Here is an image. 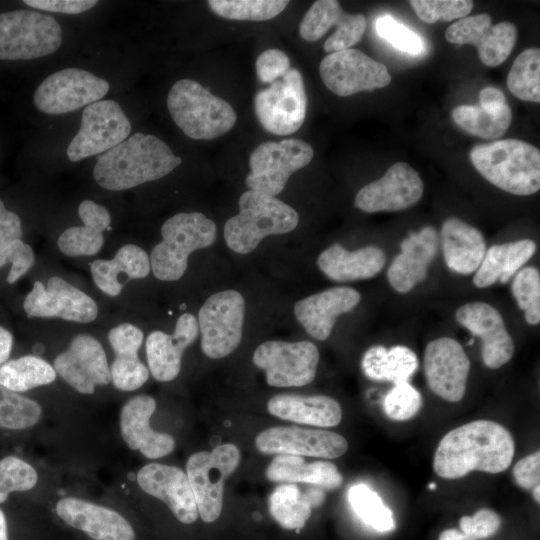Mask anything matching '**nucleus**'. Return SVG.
Wrapping results in <instances>:
<instances>
[{"mask_svg": "<svg viewBox=\"0 0 540 540\" xmlns=\"http://www.w3.org/2000/svg\"><path fill=\"white\" fill-rule=\"evenodd\" d=\"M512 434L498 422L476 420L449 431L433 458L435 473L445 479L461 478L472 471L496 474L512 463Z\"/></svg>", "mask_w": 540, "mask_h": 540, "instance_id": "f257e3e1", "label": "nucleus"}, {"mask_svg": "<svg viewBox=\"0 0 540 540\" xmlns=\"http://www.w3.org/2000/svg\"><path fill=\"white\" fill-rule=\"evenodd\" d=\"M181 163L163 140L137 132L98 157L93 177L104 189L122 191L158 180Z\"/></svg>", "mask_w": 540, "mask_h": 540, "instance_id": "f03ea898", "label": "nucleus"}, {"mask_svg": "<svg viewBox=\"0 0 540 540\" xmlns=\"http://www.w3.org/2000/svg\"><path fill=\"white\" fill-rule=\"evenodd\" d=\"M474 168L488 182L508 193L527 196L540 189V151L518 139L496 140L470 151Z\"/></svg>", "mask_w": 540, "mask_h": 540, "instance_id": "7ed1b4c3", "label": "nucleus"}, {"mask_svg": "<svg viewBox=\"0 0 540 540\" xmlns=\"http://www.w3.org/2000/svg\"><path fill=\"white\" fill-rule=\"evenodd\" d=\"M239 213L224 226L227 246L236 253L248 254L268 235L294 230L299 216L288 204L274 196L247 190L239 198Z\"/></svg>", "mask_w": 540, "mask_h": 540, "instance_id": "20e7f679", "label": "nucleus"}, {"mask_svg": "<svg viewBox=\"0 0 540 540\" xmlns=\"http://www.w3.org/2000/svg\"><path fill=\"white\" fill-rule=\"evenodd\" d=\"M167 108L175 124L194 140L217 138L231 130L237 120L227 101L192 79L173 84L167 96Z\"/></svg>", "mask_w": 540, "mask_h": 540, "instance_id": "39448f33", "label": "nucleus"}, {"mask_svg": "<svg viewBox=\"0 0 540 540\" xmlns=\"http://www.w3.org/2000/svg\"><path fill=\"white\" fill-rule=\"evenodd\" d=\"M161 234L149 257L151 270L159 280L176 281L184 275L189 255L214 243L216 225L203 213L182 212L163 223Z\"/></svg>", "mask_w": 540, "mask_h": 540, "instance_id": "423d86ee", "label": "nucleus"}, {"mask_svg": "<svg viewBox=\"0 0 540 540\" xmlns=\"http://www.w3.org/2000/svg\"><path fill=\"white\" fill-rule=\"evenodd\" d=\"M62 43L57 20L33 10L0 13V60H30L56 52Z\"/></svg>", "mask_w": 540, "mask_h": 540, "instance_id": "0eeeda50", "label": "nucleus"}, {"mask_svg": "<svg viewBox=\"0 0 540 540\" xmlns=\"http://www.w3.org/2000/svg\"><path fill=\"white\" fill-rule=\"evenodd\" d=\"M239 462V449L231 443L221 444L212 451L194 453L188 458L186 474L198 514L204 522H214L220 516L224 481L235 471Z\"/></svg>", "mask_w": 540, "mask_h": 540, "instance_id": "6e6552de", "label": "nucleus"}, {"mask_svg": "<svg viewBox=\"0 0 540 540\" xmlns=\"http://www.w3.org/2000/svg\"><path fill=\"white\" fill-rule=\"evenodd\" d=\"M245 313L241 293L226 290L211 295L198 313L201 349L211 359L226 357L240 344Z\"/></svg>", "mask_w": 540, "mask_h": 540, "instance_id": "1a4fd4ad", "label": "nucleus"}, {"mask_svg": "<svg viewBox=\"0 0 540 540\" xmlns=\"http://www.w3.org/2000/svg\"><path fill=\"white\" fill-rule=\"evenodd\" d=\"M313 155L312 146L300 139L263 142L250 155L251 172L245 182L251 190L275 196L293 172L311 162Z\"/></svg>", "mask_w": 540, "mask_h": 540, "instance_id": "9d476101", "label": "nucleus"}, {"mask_svg": "<svg viewBox=\"0 0 540 540\" xmlns=\"http://www.w3.org/2000/svg\"><path fill=\"white\" fill-rule=\"evenodd\" d=\"M306 110L303 78L295 68H290L254 98V111L259 123L267 132L275 135L296 132L305 120Z\"/></svg>", "mask_w": 540, "mask_h": 540, "instance_id": "9b49d317", "label": "nucleus"}, {"mask_svg": "<svg viewBox=\"0 0 540 540\" xmlns=\"http://www.w3.org/2000/svg\"><path fill=\"white\" fill-rule=\"evenodd\" d=\"M109 83L86 70L65 68L47 76L33 95L35 107L58 115L99 101L109 91Z\"/></svg>", "mask_w": 540, "mask_h": 540, "instance_id": "f8f14e48", "label": "nucleus"}, {"mask_svg": "<svg viewBox=\"0 0 540 540\" xmlns=\"http://www.w3.org/2000/svg\"><path fill=\"white\" fill-rule=\"evenodd\" d=\"M130 132V121L120 105L114 100H99L84 109L67 156L76 162L104 153L127 139Z\"/></svg>", "mask_w": 540, "mask_h": 540, "instance_id": "ddd939ff", "label": "nucleus"}, {"mask_svg": "<svg viewBox=\"0 0 540 540\" xmlns=\"http://www.w3.org/2000/svg\"><path fill=\"white\" fill-rule=\"evenodd\" d=\"M253 362L265 371L268 385L299 387L314 380L319 351L309 341H266L255 349Z\"/></svg>", "mask_w": 540, "mask_h": 540, "instance_id": "4468645a", "label": "nucleus"}, {"mask_svg": "<svg viewBox=\"0 0 540 540\" xmlns=\"http://www.w3.org/2000/svg\"><path fill=\"white\" fill-rule=\"evenodd\" d=\"M325 86L342 97L388 86L392 77L387 67L357 49L330 53L319 65Z\"/></svg>", "mask_w": 540, "mask_h": 540, "instance_id": "2eb2a0df", "label": "nucleus"}, {"mask_svg": "<svg viewBox=\"0 0 540 540\" xmlns=\"http://www.w3.org/2000/svg\"><path fill=\"white\" fill-rule=\"evenodd\" d=\"M28 317L60 318L78 323L96 319L98 306L86 293L61 277L52 276L46 286L35 281L23 303Z\"/></svg>", "mask_w": 540, "mask_h": 540, "instance_id": "dca6fc26", "label": "nucleus"}, {"mask_svg": "<svg viewBox=\"0 0 540 540\" xmlns=\"http://www.w3.org/2000/svg\"><path fill=\"white\" fill-rule=\"evenodd\" d=\"M258 451L272 455L338 458L348 449L347 440L338 433L298 426H276L261 431L255 439Z\"/></svg>", "mask_w": 540, "mask_h": 540, "instance_id": "f3484780", "label": "nucleus"}, {"mask_svg": "<svg viewBox=\"0 0 540 540\" xmlns=\"http://www.w3.org/2000/svg\"><path fill=\"white\" fill-rule=\"evenodd\" d=\"M487 13L467 16L451 24L445 39L457 45L477 48L480 61L489 67L502 64L512 52L517 39L516 26L508 21L492 25Z\"/></svg>", "mask_w": 540, "mask_h": 540, "instance_id": "a211bd4d", "label": "nucleus"}, {"mask_svg": "<svg viewBox=\"0 0 540 540\" xmlns=\"http://www.w3.org/2000/svg\"><path fill=\"white\" fill-rule=\"evenodd\" d=\"M424 371L430 390L448 402H459L465 395L470 360L462 345L453 338L430 341L424 352Z\"/></svg>", "mask_w": 540, "mask_h": 540, "instance_id": "6ab92c4d", "label": "nucleus"}, {"mask_svg": "<svg viewBox=\"0 0 540 540\" xmlns=\"http://www.w3.org/2000/svg\"><path fill=\"white\" fill-rule=\"evenodd\" d=\"M423 189L418 172L405 162H397L380 179L361 188L354 205L367 213L400 211L416 204Z\"/></svg>", "mask_w": 540, "mask_h": 540, "instance_id": "aec40b11", "label": "nucleus"}, {"mask_svg": "<svg viewBox=\"0 0 540 540\" xmlns=\"http://www.w3.org/2000/svg\"><path fill=\"white\" fill-rule=\"evenodd\" d=\"M54 369L62 379L82 394L111 382L110 369L101 343L91 335L75 336L67 350L54 360Z\"/></svg>", "mask_w": 540, "mask_h": 540, "instance_id": "412c9836", "label": "nucleus"}, {"mask_svg": "<svg viewBox=\"0 0 540 540\" xmlns=\"http://www.w3.org/2000/svg\"><path fill=\"white\" fill-rule=\"evenodd\" d=\"M456 320L482 341V360L490 369H498L511 360L514 342L500 312L482 301L459 307Z\"/></svg>", "mask_w": 540, "mask_h": 540, "instance_id": "4be33fe9", "label": "nucleus"}, {"mask_svg": "<svg viewBox=\"0 0 540 540\" xmlns=\"http://www.w3.org/2000/svg\"><path fill=\"white\" fill-rule=\"evenodd\" d=\"M137 482L147 494L167 504L174 516L184 524L198 517V509L187 474L176 466L150 463L137 473Z\"/></svg>", "mask_w": 540, "mask_h": 540, "instance_id": "5701e85b", "label": "nucleus"}, {"mask_svg": "<svg viewBox=\"0 0 540 540\" xmlns=\"http://www.w3.org/2000/svg\"><path fill=\"white\" fill-rule=\"evenodd\" d=\"M439 235L434 227H423L412 232L400 244L401 252L387 271L392 288L399 293L411 291L425 280L430 264L437 255Z\"/></svg>", "mask_w": 540, "mask_h": 540, "instance_id": "b1692460", "label": "nucleus"}, {"mask_svg": "<svg viewBox=\"0 0 540 540\" xmlns=\"http://www.w3.org/2000/svg\"><path fill=\"white\" fill-rule=\"evenodd\" d=\"M198 333L196 317L184 313L177 319L173 334L153 331L148 335L146 355L154 379L168 382L178 376L183 352L196 340Z\"/></svg>", "mask_w": 540, "mask_h": 540, "instance_id": "393cba45", "label": "nucleus"}, {"mask_svg": "<svg viewBox=\"0 0 540 540\" xmlns=\"http://www.w3.org/2000/svg\"><path fill=\"white\" fill-rule=\"evenodd\" d=\"M56 513L65 523L95 540H135L131 524L110 508L64 497L58 501Z\"/></svg>", "mask_w": 540, "mask_h": 540, "instance_id": "a878e982", "label": "nucleus"}, {"mask_svg": "<svg viewBox=\"0 0 540 540\" xmlns=\"http://www.w3.org/2000/svg\"><path fill=\"white\" fill-rule=\"evenodd\" d=\"M156 408L154 398L138 395L128 400L120 412V430L125 443L146 458H161L174 450V438L153 430L150 418Z\"/></svg>", "mask_w": 540, "mask_h": 540, "instance_id": "bb28decb", "label": "nucleus"}, {"mask_svg": "<svg viewBox=\"0 0 540 540\" xmlns=\"http://www.w3.org/2000/svg\"><path fill=\"white\" fill-rule=\"evenodd\" d=\"M360 293L351 287H332L299 300L294 305L298 322L313 338L326 340L337 317L352 311L360 302Z\"/></svg>", "mask_w": 540, "mask_h": 540, "instance_id": "cd10ccee", "label": "nucleus"}, {"mask_svg": "<svg viewBox=\"0 0 540 540\" xmlns=\"http://www.w3.org/2000/svg\"><path fill=\"white\" fill-rule=\"evenodd\" d=\"M108 340L115 353L109 368L113 385L122 391L140 388L149 378L147 367L138 358L143 332L133 324L122 323L109 331Z\"/></svg>", "mask_w": 540, "mask_h": 540, "instance_id": "c85d7f7f", "label": "nucleus"}, {"mask_svg": "<svg viewBox=\"0 0 540 540\" xmlns=\"http://www.w3.org/2000/svg\"><path fill=\"white\" fill-rule=\"evenodd\" d=\"M439 240L447 267L461 275L476 272L487 250L483 234L456 217L444 221Z\"/></svg>", "mask_w": 540, "mask_h": 540, "instance_id": "c756f323", "label": "nucleus"}, {"mask_svg": "<svg viewBox=\"0 0 540 540\" xmlns=\"http://www.w3.org/2000/svg\"><path fill=\"white\" fill-rule=\"evenodd\" d=\"M385 261L384 251L377 246L348 251L339 244H333L320 253L317 264L328 278L348 282L376 276Z\"/></svg>", "mask_w": 540, "mask_h": 540, "instance_id": "7c9ffc66", "label": "nucleus"}, {"mask_svg": "<svg viewBox=\"0 0 540 540\" xmlns=\"http://www.w3.org/2000/svg\"><path fill=\"white\" fill-rule=\"evenodd\" d=\"M267 409L280 419L317 427H334L342 420L340 404L325 395L278 394L268 400Z\"/></svg>", "mask_w": 540, "mask_h": 540, "instance_id": "2f4dec72", "label": "nucleus"}, {"mask_svg": "<svg viewBox=\"0 0 540 540\" xmlns=\"http://www.w3.org/2000/svg\"><path fill=\"white\" fill-rule=\"evenodd\" d=\"M78 215L83 225L63 231L57 241L58 248L69 257L95 255L104 244L103 231L110 225V213L104 206L84 200L78 206Z\"/></svg>", "mask_w": 540, "mask_h": 540, "instance_id": "473e14b6", "label": "nucleus"}, {"mask_svg": "<svg viewBox=\"0 0 540 540\" xmlns=\"http://www.w3.org/2000/svg\"><path fill=\"white\" fill-rule=\"evenodd\" d=\"M151 270L150 258L141 247L134 244L123 245L109 260L97 259L90 264V271L96 286L105 294L118 296L123 285L119 275L128 279H143Z\"/></svg>", "mask_w": 540, "mask_h": 540, "instance_id": "72a5a7b5", "label": "nucleus"}, {"mask_svg": "<svg viewBox=\"0 0 540 540\" xmlns=\"http://www.w3.org/2000/svg\"><path fill=\"white\" fill-rule=\"evenodd\" d=\"M536 248V243L531 239L492 245L486 250L484 259L474 274V285L485 288L497 281L508 282L530 260Z\"/></svg>", "mask_w": 540, "mask_h": 540, "instance_id": "f704fd0d", "label": "nucleus"}, {"mask_svg": "<svg viewBox=\"0 0 540 540\" xmlns=\"http://www.w3.org/2000/svg\"><path fill=\"white\" fill-rule=\"evenodd\" d=\"M266 476L273 482H304L328 490L341 486L343 477L328 461L307 464L300 456L277 455L268 465Z\"/></svg>", "mask_w": 540, "mask_h": 540, "instance_id": "c9c22d12", "label": "nucleus"}, {"mask_svg": "<svg viewBox=\"0 0 540 540\" xmlns=\"http://www.w3.org/2000/svg\"><path fill=\"white\" fill-rule=\"evenodd\" d=\"M364 374L376 381L393 384L408 381L418 368V358L408 347L396 345L386 348L375 345L367 349L361 360Z\"/></svg>", "mask_w": 540, "mask_h": 540, "instance_id": "e433bc0d", "label": "nucleus"}, {"mask_svg": "<svg viewBox=\"0 0 540 540\" xmlns=\"http://www.w3.org/2000/svg\"><path fill=\"white\" fill-rule=\"evenodd\" d=\"M454 122L467 133L497 139L509 128L512 113L507 103L494 106L459 105L452 110Z\"/></svg>", "mask_w": 540, "mask_h": 540, "instance_id": "4c0bfd02", "label": "nucleus"}, {"mask_svg": "<svg viewBox=\"0 0 540 540\" xmlns=\"http://www.w3.org/2000/svg\"><path fill=\"white\" fill-rule=\"evenodd\" d=\"M56 375L47 361L26 355L0 366V385L14 392H25L54 382Z\"/></svg>", "mask_w": 540, "mask_h": 540, "instance_id": "58836bf2", "label": "nucleus"}, {"mask_svg": "<svg viewBox=\"0 0 540 540\" xmlns=\"http://www.w3.org/2000/svg\"><path fill=\"white\" fill-rule=\"evenodd\" d=\"M312 507L305 494L295 484L278 486L269 498V512L284 529L296 530L304 527L311 516Z\"/></svg>", "mask_w": 540, "mask_h": 540, "instance_id": "ea45409f", "label": "nucleus"}, {"mask_svg": "<svg viewBox=\"0 0 540 540\" xmlns=\"http://www.w3.org/2000/svg\"><path fill=\"white\" fill-rule=\"evenodd\" d=\"M507 87L518 99L540 102V50L529 48L514 60L507 76Z\"/></svg>", "mask_w": 540, "mask_h": 540, "instance_id": "a19ab883", "label": "nucleus"}, {"mask_svg": "<svg viewBox=\"0 0 540 540\" xmlns=\"http://www.w3.org/2000/svg\"><path fill=\"white\" fill-rule=\"evenodd\" d=\"M348 500L354 512L365 524L380 532L394 529L392 511L368 486L364 484L352 486L348 491Z\"/></svg>", "mask_w": 540, "mask_h": 540, "instance_id": "79ce46f5", "label": "nucleus"}, {"mask_svg": "<svg viewBox=\"0 0 540 540\" xmlns=\"http://www.w3.org/2000/svg\"><path fill=\"white\" fill-rule=\"evenodd\" d=\"M211 10L227 19L265 21L279 15L289 4L285 0H209Z\"/></svg>", "mask_w": 540, "mask_h": 540, "instance_id": "37998d69", "label": "nucleus"}, {"mask_svg": "<svg viewBox=\"0 0 540 540\" xmlns=\"http://www.w3.org/2000/svg\"><path fill=\"white\" fill-rule=\"evenodd\" d=\"M40 405L0 385V428L21 430L34 426L41 418Z\"/></svg>", "mask_w": 540, "mask_h": 540, "instance_id": "c03bdc74", "label": "nucleus"}, {"mask_svg": "<svg viewBox=\"0 0 540 540\" xmlns=\"http://www.w3.org/2000/svg\"><path fill=\"white\" fill-rule=\"evenodd\" d=\"M346 16L347 13L338 1L317 0L302 18L299 34L304 40L315 42L322 38L331 27H338Z\"/></svg>", "mask_w": 540, "mask_h": 540, "instance_id": "a18cd8bd", "label": "nucleus"}, {"mask_svg": "<svg viewBox=\"0 0 540 540\" xmlns=\"http://www.w3.org/2000/svg\"><path fill=\"white\" fill-rule=\"evenodd\" d=\"M512 295L530 325L540 322V273L534 267L519 270L511 285Z\"/></svg>", "mask_w": 540, "mask_h": 540, "instance_id": "49530a36", "label": "nucleus"}, {"mask_svg": "<svg viewBox=\"0 0 540 540\" xmlns=\"http://www.w3.org/2000/svg\"><path fill=\"white\" fill-rule=\"evenodd\" d=\"M38 480L36 470L24 460L7 456L0 460V503L14 491H28Z\"/></svg>", "mask_w": 540, "mask_h": 540, "instance_id": "de8ad7c7", "label": "nucleus"}, {"mask_svg": "<svg viewBox=\"0 0 540 540\" xmlns=\"http://www.w3.org/2000/svg\"><path fill=\"white\" fill-rule=\"evenodd\" d=\"M422 405L421 394L407 381L394 384L383 399L384 413L395 421H406L413 418Z\"/></svg>", "mask_w": 540, "mask_h": 540, "instance_id": "09e8293b", "label": "nucleus"}, {"mask_svg": "<svg viewBox=\"0 0 540 540\" xmlns=\"http://www.w3.org/2000/svg\"><path fill=\"white\" fill-rule=\"evenodd\" d=\"M409 4L425 23L448 22L466 17L473 9L470 0H411Z\"/></svg>", "mask_w": 540, "mask_h": 540, "instance_id": "8fccbe9b", "label": "nucleus"}, {"mask_svg": "<svg viewBox=\"0 0 540 540\" xmlns=\"http://www.w3.org/2000/svg\"><path fill=\"white\" fill-rule=\"evenodd\" d=\"M375 30L380 38L404 53L418 55L424 50L422 38L391 15L379 17Z\"/></svg>", "mask_w": 540, "mask_h": 540, "instance_id": "3c124183", "label": "nucleus"}, {"mask_svg": "<svg viewBox=\"0 0 540 540\" xmlns=\"http://www.w3.org/2000/svg\"><path fill=\"white\" fill-rule=\"evenodd\" d=\"M366 29V18L363 14L347 13L344 21L336 28L335 32L325 41L324 50L328 54L350 49L357 44Z\"/></svg>", "mask_w": 540, "mask_h": 540, "instance_id": "603ef678", "label": "nucleus"}, {"mask_svg": "<svg viewBox=\"0 0 540 540\" xmlns=\"http://www.w3.org/2000/svg\"><path fill=\"white\" fill-rule=\"evenodd\" d=\"M35 262V255L30 245L21 239H16L0 250V267L11 263L12 267L7 276L9 284L15 283L29 271Z\"/></svg>", "mask_w": 540, "mask_h": 540, "instance_id": "864d4df0", "label": "nucleus"}, {"mask_svg": "<svg viewBox=\"0 0 540 540\" xmlns=\"http://www.w3.org/2000/svg\"><path fill=\"white\" fill-rule=\"evenodd\" d=\"M459 526L467 540L486 539L497 533L501 518L490 509H480L473 516H463Z\"/></svg>", "mask_w": 540, "mask_h": 540, "instance_id": "5fc2aeb1", "label": "nucleus"}, {"mask_svg": "<svg viewBox=\"0 0 540 540\" xmlns=\"http://www.w3.org/2000/svg\"><path fill=\"white\" fill-rule=\"evenodd\" d=\"M256 73L262 83H273L290 69V60L281 50L268 49L255 62Z\"/></svg>", "mask_w": 540, "mask_h": 540, "instance_id": "6e6d98bb", "label": "nucleus"}, {"mask_svg": "<svg viewBox=\"0 0 540 540\" xmlns=\"http://www.w3.org/2000/svg\"><path fill=\"white\" fill-rule=\"evenodd\" d=\"M517 484L525 490L533 489L540 481V452L536 451L518 461L513 468Z\"/></svg>", "mask_w": 540, "mask_h": 540, "instance_id": "4d7b16f0", "label": "nucleus"}, {"mask_svg": "<svg viewBox=\"0 0 540 540\" xmlns=\"http://www.w3.org/2000/svg\"><path fill=\"white\" fill-rule=\"evenodd\" d=\"M29 7L48 12L79 14L94 7L96 0H25Z\"/></svg>", "mask_w": 540, "mask_h": 540, "instance_id": "13d9d810", "label": "nucleus"}, {"mask_svg": "<svg viewBox=\"0 0 540 540\" xmlns=\"http://www.w3.org/2000/svg\"><path fill=\"white\" fill-rule=\"evenodd\" d=\"M22 226L19 216L5 208L0 199V250L16 239H21Z\"/></svg>", "mask_w": 540, "mask_h": 540, "instance_id": "bf43d9fd", "label": "nucleus"}, {"mask_svg": "<svg viewBox=\"0 0 540 540\" xmlns=\"http://www.w3.org/2000/svg\"><path fill=\"white\" fill-rule=\"evenodd\" d=\"M506 103L503 92L495 87H485L479 92L480 106H494Z\"/></svg>", "mask_w": 540, "mask_h": 540, "instance_id": "052dcab7", "label": "nucleus"}, {"mask_svg": "<svg viewBox=\"0 0 540 540\" xmlns=\"http://www.w3.org/2000/svg\"><path fill=\"white\" fill-rule=\"evenodd\" d=\"M12 347L13 336L11 332L0 326V366L9 358Z\"/></svg>", "mask_w": 540, "mask_h": 540, "instance_id": "680f3d73", "label": "nucleus"}, {"mask_svg": "<svg viewBox=\"0 0 540 540\" xmlns=\"http://www.w3.org/2000/svg\"><path fill=\"white\" fill-rule=\"evenodd\" d=\"M304 494L312 508L320 506L325 500L324 492L318 487L309 488Z\"/></svg>", "mask_w": 540, "mask_h": 540, "instance_id": "e2e57ef3", "label": "nucleus"}, {"mask_svg": "<svg viewBox=\"0 0 540 540\" xmlns=\"http://www.w3.org/2000/svg\"><path fill=\"white\" fill-rule=\"evenodd\" d=\"M0 540H8L6 519L1 509H0Z\"/></svg>", "mask_w": 540, "mask_h": 540, "instance_id": "0e129e2a", "label": "nucleus"}, {"mask_svg": "<svg viewBox=\"0 0 540 540\" xmlns=\"http://www.w3.org/2000/svg\"><path fill=\"white\" fill-rule=\"evenodd\" d=\"M539 490H540L539 484L536 485V486L533 488V497H534V500H535L537 503H539V501H540Z\"/></svg>", "mask_w": 540, "mask_h": 540, "instance_id": "69168bd1", "label": "nucleus"}, {"mask_svg": "<svg viewBox=\"0 0 540 540\" xmlns=\"http://www.w3.org/2000/svg\"><path fill=\"white\" fill-rule=\"evenodd\" d=\"M429 488H430V489H435V488H436V484H434V483L429 484Z\"/></svg>", "mask_w": 540, "mask_h": 540, "instance_id": "338daca9", "label": "nucleus"}]
</instances>
